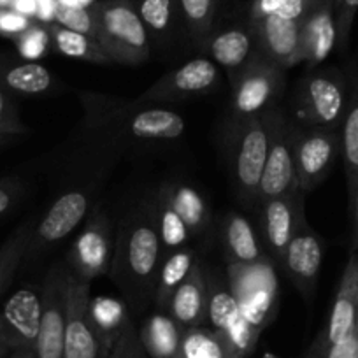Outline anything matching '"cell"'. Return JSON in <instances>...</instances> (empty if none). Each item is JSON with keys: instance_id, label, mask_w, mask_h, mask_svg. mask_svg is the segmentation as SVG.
<instances>
[{"instance_id": "1", "label": "cell", "mask_w": 358, "mask_h": 358, "mask_svg": "<svg viewBox=\"0 0 358 358\" xmlns=\"http://www.w3.org/2000/svg\"><path fill=\"white\" fill-rule=\"evenodd\" d=\"M164 248L157 225L155 197L130 209L116 223V243L109 278L129 309H144L153 301Z\"/></svg>"}, {"instance_id": "2", "label": "cell", "mask_w": 358, "mask_h": 358, "mask_svg": "<svg viewBox=\"0 0 358 358\" xmlns=\"http://www.w3.org/2000/svg\"><path fill=\"white\" fill-rule=\"evenodd\" d=\"M86 129L111 143H169L185 134V118L157 104L83 94Z\"/></svg>"}, {"instance_id": "3", "label": "cell", "mask_w": 358, "mask_h": 358, "mask_svg": "<svg viewBox=\"0 0 358 358\" xmlns=\"http://www.w3.org/2000/svg\"><path fill=\"white\" fill-rule=\"evenodd\" d=\"M92 8L97 43L113 64L139 65L151 57V36L132 0H99Z\"/></svg>"}, {"instance_id": "4", "label": "cell", "mask_w": 358, "mask_h": 358, "mask_svg": "<svg viewBox=\"0 0 358 358\" xmlns=\"http://www.w3.org/2000/svg\"><path fill=\"white\" fill-rule=\"evenodd\" d=\"M273 111V109H271ZM271 111L229 123V151L232 181L244 206H258L260 183L268 151Z\"/></svg>"}, {"instance_id": "5", "label": "cell", "mask_w": 358, "mask_h": 358, "mask_svg": "<svg viewBox=\"0 0 358 358\" xmlns=\"http://www.w3.org/2000/svg\"><path fill=\"white\" fill-rule=\"evenodd\" d=\"M348 76L339 67H313L295 90L299 125L341 130L348 109Z\"/></svg>"}, {"instance_id": "6", "label": "cell", "mask_w": 358, "mask_h": 358, "mask_svg": "<svg viewBox=\"0 0 358 358\" xmlns=\"http://www.w3.org/2000/svg\"><path fill=\"white\" fill-rule=\"evenodd\" d=\"M227 281L250 325L262 332L276 318L280 281L276 264L271 258L250 265L227 262Z\"/></svg>"}, {"instance_id": "7", "label": "cell", "mask_w": 358, "mask_h": 358, "mask_svg": "<svg viewBox=\"0 0 358 358\" xmlns=\"http://www.w3.org/2000/svg\"><path fill=\"white\" fill-rule=\"evenodd\" d=\"M229 123L253 118L278 108L285 88V69L255 55L230 79Z\"/></svg>"}, {"instance_id": "8", "label": "cell", "mask_w": 358, "mask_h": 358, "mask_svg": "<svg viewBox=\"0 0 358 358\" xmlns=\"http://www.w3.org/2000/svg\"><path fill=\"white\" fill-rule=\"evenodd\" d=\"M43 292L25 285L0 306V358H34L39 336Z\"/></svg>"}, {"instance_id": "9", "label": "cell", "mask_w": 358, "mask_h": 358, "mask_svg": "<svg viewBox=\"0 0 358 358\" xmlns=\"http://www.w3.org/2000/svg\"><path fill=\"white\" fill-rule=\"evenodd\" d=\"M299 190L295 169L294 118L281 108L271 111L268 151L260 183V202ZM258 202V204H260Z\"/></svg>"}, {"instance_id": "10", "label": "cell", "mask_w": 358, "mask_h": 358, "mask_svg": "<svg viewBox=\"0 0 358 358\" xmlns=\"http://www.w3.org/2000/svg\"><path fill=\"white\" fill-rule=\"evenodd\" d=\"M116 243V223L102 209H97L86 220L81 234L72 244L67 258V268L72 276L92 283L109 274Z\"/></svg>"}, {"instance_id": "11", "label": "cell", "mask_w": 358, "mask_h": 358, "mask_svg": "<svg viewBox=\"0 0 358 358\" xmlns=\"http://www.w3.org/2000/svg\"><path fill=\"white\" fill-rule=\"evenodd\" d=\"M294 148L299 190L308 194L325 181L343 153L341 130L299 125L294 120Z\"/></svg>"}, {"instance_id": "12", "label": "cell", "mask_w": 358, "mask_h": 358, "mask_svg": "<svg viewBox=\"0 0 358 358\" xmlns=\"http://www.w3.org/2000/svg\"><path fill=\"white\" fill-rule=\"evenodd\" d=\"M69 271L65 264H57L44 276L43 313L34 358H64L65 323H67Z\"/></svg>"}, {"instance_id": "13", "label": "cell", "mask_w": 358, "mask_h": 358, "mask_svg": "<svg viewBox=\"0 0 358 358\" xmlns=\"http://www.w3.org/2000/svg\"><path fill=\"white\" fill-rule=\"evenodd\" d=\"M90 204H92L90 195L83 190H71L62 194L44 213L43 218L37 220L29 250L23 258V265L34 264L55 244L64 241L85 220Z\"/></svg>"}, {"instance_id": "14", "label": "cell", "mask_w": 358, "mask_h": 358, "mask_svg": "<svg viewBox=\"0 0 358 358\" xmlns=\"http://www.w3.org/2000/svg\"><path fill=\"white\" fill-rule=\"evenodd\" d=\"M304 195L294 192L283 197L262 201L260 204V239L268 258L281 267L288 244L306 222Z\"/></svg>"}, {"instance_id": "15", "label": "cell", "mask_w": 358, "mask_h": 358, "mask_svg": "<svg viewBox=\"0 0 358 358\" xmlns=\"http://www.w3.org/2000/svg\"><path fill=\"white\" fill-rule=\"evenodd\" d=\"M220 85L218 65L208 57H197L176 71L162 76L136 99L143 104H162L206 95Z\"/></svg>"}, {"instance_id": "16", "label": "cell", "mask_w": 358, "mask_h": 358, "mask_svg": "<svg viewBox=\"0 0 358 358\" xmlns=\"http://www.w3.org/2000/svg\"><path fill=\"white\" fill-rule=\"evenodd\" d=\"M69 271V268H67ZM90 285L69 273L64 358H99L97 334L90 320Z\"/></svg>"}, {"instance_id": "17", "label": "cell", "mask_w": 358, "mask_h": 358, "mask_svg": "<svg viewBox=\"0 0 358 358\" xmlns=\"http://www.w3.org/2000/svg\"><path fill=\"white\" fill-rule=\"evenodd\" d=\"M257 39V53L285 69L304 62L302 57V32L304 23L276 16L250 18Z\"/></svg>"}, {"instance_id": "18", "label": "cell", "mask_w": 358, "mask_h": 358, "mask_svg": "<svg viewBox=\"0 0 358 358\" xmlns=\"http://www.w3.org/2000/svg\"><path fill=\"white\" fill-rule=\"evenodd\" d=\"M202 53L218 67L225 69L232 79L257 55V39L250 18L248 22L216 25L206 41Z\"/></svg>"}, {"instance_id": "19", "label": "cell", "mask_w": 358, "mask_h": 358, "mask_svg": "<svg viewBox=\"0 0 358 358\" xmlns=\"http://www.w3.org/2000/svg\"><path fill=\"white\" fill-rule=\"evenodd\" d=\"M322 241L313 232L311 227L304 223L302 229L295 234L292 243L288 244L281 268L287 273L295 288L301 292L302 297L308 299V301L315 297L320 271H322Z\"/></svg>"}, {"instance_id": "20", "label": "cell", "mask_w": 358, "mask_h": 358, "mask_svg": "<svg viewBox=\"0 0 358 358\" xmlns=\"http://www.w3.org/2000/svg\"><path fill=\"white\" fill-rule=\"evenodd\" d=\"M358 323V251H351L344 267L336 301L327 329L320 334L323 346L329 348L350 336Z\"/></svg>"}, {"instance_id": "21", "label": "cell", "mask_w": 358, "mask_h": 358, "mask_svg": "<svg viewBox=\"0 0 358 358\" xmlns=\"http://www.w3.org/2000/svg\"><path fill=\"white\" fill-rule=\"evenodd\" d=\"M208 281L201 262L195 265L185 283L172 294L165 311L178 322L181 329L202 327L208 322Z\"/></svg>"}, {"instance_id": "22", "label": "cell", "mask_w": 358, "mask_h": 358, "mask_svg": "<svg viewBox=\"0 0 358 358\" xmlns=\"http://www.w3.org/2000/svg\"><path fill=\"white\" fill-rule=\"evenodd\" d=\"M220 243L227 262L234 264H257L268 255L265 253L260 236L253 225L239 213H229L220 225Z\"/></svg>"}, {"instance_id": "23", "label": "cell", "mask_w": 358, "mask_h": 358, "mask_svg": "<svg viewBox=\"0 0 358 358\" xmlns=\"http://www.w3.org/2000/svg\"><path fill=\"white\" fill-rule=\"evenodd\" d=\"M337 44L336 2L322 0L304 23L302 57L309 67H318Z\"/></svg>"}, {"instance_id": "24", "label": "cell", "mask_w": 358, "mask_h": 358, "mask_svg": "<svg viewBox=\"0 0 358 358\" xmlns=\"http://www.w3.org/2000/svg\"><path fill=\"white\" fill-rule=\"evenodd\" d=\"M348 109L344 116L341 139H343V158L346 169L348 194L351 206L358 194V60H353L348 67Z\"/></svg>"}, {"instance_id": "25", "label": "cell", "mask_w": 358, "mask_h": 358, "mask_svg": "<svg viewBox=\"0 0 358 358\" xmlns=\"http://www.w3.org/2000/svg\"><path fill=\"white\" fill-rule=\"evenodd\" d=\"M158 194L164 195L169 204L178 211V215L183 218L187 227L190 229L192 236H204L213 225L211 208L204 195L192 185L183 181H171L164 183L158 190Z\"/></svg>"}, {"instance_id": "26", "label": "cell", "mask_w": 358, "mask_h": 358, "mask_svg": "<svg viewBox=\"0 0 358 358\" xmlns=\"http://www.w3.org/2000/svg\"><path fill=\"white\" fill-rule=\"evenodd\" d=\"M132 4L151 39H157L162 46L174 43L181 30L187 34L179 0H132Z\"/></svg>"}, {"instance_id": "27", "label": "cell", "mask_w": 358, "mask_h": 358, "mask_svg": "<svg viewBox=\"0 0 358 358\" xmlns=\"http://www.w3.org/2000/svg\"><path fill=\"white\" fill-rule=\"evenodd\" d=\"M90 320L94 323L95 334L99 339L101 353L99 358H108L115 348L116 341L123 334L125 327L129 325L130 313L125 301H116V299L97 297L90 299L88 306Z\"/></svg>"}, {"instance_id": "28", "label": "cell", "mask_w": 358, "mask_h": 358, "mask_svg": "<svg viewBox=\"0 0 358 358\" xmlns=\"http://www.w3.org/2000/svg\"><path fill=\"white\" fill-rule=\"evenodd\" d=\"M197 264V253H195V250L187 246L164 255V260H162L160 268H158L157 285H155L153 294V302L160 311L167 309L172 294L185 283V280L190 276Z\"/></svg>"}, {"instance_id": "29", "label": "cell", "mask_w": 358, "mask_h": 358, "mask_svg": "<svg viewBox=\"0 0 358 358\" xmlns=\"http://www.w3.org/2000/svg\"><path fill=\"white\" fill-rule=\"evenodd\" d=\"M57 86V79L48 71L44 65L34 64H11L6 65L0 71V88H4L9 94L29 95V97H39V95L51 94Z\"/></svg>"}, {"instance_id": "30", "label": "cell", "mask_w": 358, "mask_h": 358, "mask_svg": "<svg viewBox=\"0 0 358 358\" xmlns=\"http://www.w3.org/2000/svg\"><path fill=\"white\" fill-rule=\"evenodd\" d=\"M183 329L167 311L151 315L139 329L141 343L150 358H178Z\"/></svg>"}, {"instance_id": "31", "label": "cell", "mask_w": 358, "mask_h": 358, "mask_svg": "<svg viewBox=\"0 0 358 358\" xmlns=\"http://www.w3.org/2000/svg\"><path fill=\"white\" fill-rule=\"evenodd\" d=\"M37 218L29 216L25 222L20 223L8 236V239L0 244V297L6 294L9 285L13 283L16 271L23 265L30 239L36 230Z\"/></svg>"}, {"instance_id": "32", "label": "cell", "mask_w": 358, "mask_h": 358, "mask_svg": "<svg viewBox=\"0 0 358 358\" xmlns=\"http://www.w3.org/2000/svg\"><path fill=\"white\" fill-rule=\"evenodd\" d=\"M185 30L190 43L202 51L206 41L216 27L218 0H179Z\"/></svg>"}, {"instance_id": "33", "label": "cell", "mask_w": 358, "mask_h": 358, "mask_svg": "<svg viewBox=\"0 0 358 358\" xmlns=\"http://www.w3.org/2000/svg\"><path fill=\"white\" fill-rule=\"evenodd\" d=\"M50 37L53 39L55 48L62 55H65V57L101 65L113 64L108 53L102 50L101 44L92 39V37L83 36L79 32H72V30L64 29V27L57 25V23L50 27Z\"/></svg>"}, {"instance_id": "34", "label": "cell", "mask_w": 358, "mask_h": 358, "mask_svg": "<svg viewBox=\"0 0 358 358\" xmlns=\"http://www.w3.org/2000/svg\"><path fill=\"white\" fill-rule=\"evenodd\" d=\"M178 358H232L222 334L211 327L185 329Z\"/></svg>"}, {"instance_id": "35", "label": "cell", "mask_w": 358, "mask_h": 358, "mask_svg": "<svg viewBox=\"0 0 358 358\" xmlns=\"http://www.w3.org/2000/svg\"><path fill=\"white\" fill-rule=\"evenodd\" d=\"M208 294H209V304H208V322L209 327L218 332H223L239 318H243L239 304H237L236 297H234L232 290L229 287V281L223 283L220 278H208Z\"/></svg>"}, {"instance_id": "36", "label": "cell", "mask_w": 358, "mask_h": 358, "mask_svg": "<svg viewBox=\"0 0 358 358\" xmlns=\"http://www.w3.org/2000/svg\"><path fill=\"white\" fill-rule=\"evenodd\" d=\"M155 206H157V225L158 234H160L162 248H164V255L187 246V243L192 237V232L187 227V223L183 222V218L169 204L167 199L158 194V192L155 195Z\"/></svg>"}, {"instance_id": "37", "label": "cell", "mask_w": 358, "mask_h": 358, "mask_svg": "<svg viewBox=\"0 0 358 358\" xmlns=\"http://www.w3.org/2000/svg\"><path fill=\"white\" fill-rule=\"evenodd\" d=\"M320 2L322 0H253L250 18L276 16V18L306 23Z\"/></svg>"}, {"instance_id": "38", "label": "cell", "mask_w": 358, "mask_h": 358, "mask_svg": "<svg viewBox=\"0 0 358 358\" xmlns=\"http://www.w3.org/2000/svg\"><path fill=\"white\" fill-rule=\"evenodd\" d=\"M218 332V330H216ZM222 337L225 339L227 346H229L230 355L232 358H246L250 357L255 351L258 343V337H260V330L255 329L253 325L243 318L237 320L232 327H229L227 330H223Z\"/></svg>"}, {"instance_id": "39", "label": "cell", "mask_w": 358, "mask_h": 358, "mask_svg": "<svg viewBox=\"0 0 358 358\" xmlns=\"http://www.w3.org/2000/svg\"><path fill=\"white\" fill-rule=\"evenodd\" d=\"M55 22L64 29L79 32L83 36L97 41V22L92 13V8H71V6L58 4L55 9Z\"/></svg>"}, {"instance_id": "40", "label": "cell", "mask_w": 358, "mask_h": 358, "mask_svg": "<svg viewBox=\"0 0 358 358\" xmlns=\"http://www.w3.org/2000/svg\"><path fill=\"white\" fill-rule=\"evenodd\" d=\"M27 134L25 123L20 118L18 104L13 94L0 88V136L22 137Z\"/></svg>"}, {"instance_id": "41", "label": "cell", "mask_w": 358, "mask_h": 358, "mask_svg": "<svg viewBox=\"0 0 358 358\" xmlns=\"http://www.w3.org/2000/svg\"><path fill=\"white\" fill-rule=\"evenodd\" d=\"M108 358H150L146 350H144L143 343H141L139 330L134 325L132 320L125 327L120 339L116 341L115 348H113L111 355Z\"/></svg>"}, {"instance_id": "42", "label": "cell", "mask_w": 358, "mask_h": 358, "mask_svg": "<svg viewBox=\"0 0 358 358\" xmlns=\"http://www.w3.org/2000/svg\"><path fill=\"white\" fill-rule=\"evenodd\" d=\"M48 44H50V32L39 29V27H29L18 37L20 55L29 58V60L43 57L48 50Z\"/></svg>"}, {"instance_id": "43", "label": "cell", "mask_w": 358, "mask_h": 358, "mask_svg": "<svg viewBox=\"0 0 358 358\" xmlns=\"http://www.w3.org/2000/svg\"><path fill=\"white\" fill-rule=\"evenodd\" d=\"M358 11V0H339L336 4V29H337V44L341 51L346 50L350 43L351 27H353L355 15Z\"/></svg>"}, {"instance_id": "44", "label": "cell", "mask_w": 358, "mask_h": 358, "mask_svg": "<svg viewBox=\"0 0 358 358\" xmlns=\"http://www.w3.org/2000/svg\"><path fill=\"white\" fill-rule=\"evenodd\" d=\"M25 194V187L22 181L15 178L0 179V216L11 211L16 206V202Z\"/></svg>"}, {"instance_id": "45", "label": "cell", "mask_w": 358, "mask_h": 358, "mask_svg": "<svg viewBox=\"0 0 358 358\" xmlns=\"http://www.w3.org/2000/svg\"><path fill=\"white\" fill-rule=\"evenodd\" d=\"M323 358H358V323L350 336L327 348Z\"/></svg>"}, {"instance_id": "46", "label": "cell", "mask_w": 358, "mask_h": 358, "mask_svg": "<svg viewBox=\"0 0 358 358\" xmlns=\"http://www.w3.org/2000/svg\"><path fill=\"white\" fill-rule=\"evenodd\" d=\"M30 27L27 16L20 15L16 11H2L0 13V32L4 34H23Z\"/></svg>"}, {"instance_id": "47", "label": "cell", "mask_w": 358, "mask_h": 358, "mask_svg": "<svg viewBox=\"0 0 358 358\" xmlns=\"http://www.w3.org/2000/svg\"><path fill=\"white\" fill-rule=\"evenodd\" d=\"M55 9H57V0H37V15L44 22L55 20Z\"/></svg>"}, {"instance_id": "48", "label": "cell", "mask_w": 358, "mask_h": 358, "mask_svg": "<svg viewBox=\"0 0 358 358\" xmlns=\"http://www.w3.org/2000/svg\"><path fill=\"white\" fill-rule=\"evenodd\" d=\"M15 11L23 16L37 15V0H13Z\"/></svg>"}, {"instance_id": "49", "label": "cell", "mask_w": 358, "mask_h": 358, "mask_svg": "<svg viewBox=\"0 0 358 358\" xmlns=\"http://www.w3.org/2000/svg\"><path fill=\"white\" fill-rule=\"evenodd\" d=\"M327 348L323 346L322 343V337H316L315 343L311 344V348L308 350V353H306L304 358H323V353H325Z\"/></svg>"}, {"instance_id": "50", "label": "cell", "mask_w": 358, "mask_h": 358, "mask_svg": "<svg viewBox=\"0 0 358 358\" xmlns=\"http://www.w3.org/2000/svg\"><path fill=\"white\" fill-rule=\"evenodd\" d=\"M355 209V230H353V244H351V251H358V194L353 202Z\"/></svg>"}, {"instance_id": "51", "label": "cell", "mask_w": 358, "mask_h": 358, "mask_svg": "<svg viewBox=\"0 0 358 358\" xmlns=\"http://www.w3.org/2000/svg\"><path fill=\"white\" fill-rule=\"evenodd\" d=\"M58 4L71 6V8H90L95 4V0H57Z\"/></svg>"}, {"instance_id": "52", "label": "cell", "mask_w": 358, "mask_h": 358, "mask_svg": "<svg viewBox=\"0 0 358 358\" xmlns=\"http://www.w3.org/2000/svg\"><path fill=\"white\" fill-rule=\"evenodd\" d=\"M18 137H11V136H0V148H6L8 144H11L13 141H16Z\"/></svg>"}, {"instance_id": "53", "label": "cell", "mask_w": 358, "mask_h": 358, "mask_svg": "<svg viewBox=\"0 0 358 358\" xmlns=\"http://www.w3.org/2000/svg\"><path fill=\"white\" fill-rule=\"evenodd\" d=\"M11 58H9V57H6V55H2V53H0V71H2V69H4L6 67V65H8V64H11Z\"/></svg>"}, {"instance_id": "54", "label": "cell", "mask_w": 358, "mask_h": 358, "mask_svg": "<svg viewBox=\"0 0 358 358\" xmlns=\"http://www.w3.org/2000/svg\"><path fill=\"white\" fill-rule=\"evenodd\" d=\"M265 358H278V357H274V355H265Z\"/></svg>"}, {"instance_id": "55", "label": "cell", "mask_w": 358, "mask_h": 358, "mask_svg": "<svg viewBox=\"0 0 358 358\" xmlns=\"http://www.w3.org/2000/svg\"><path fill=\"white\" fill-rule=\"evenodd\" d=\"M9 0H0V4H8Z\"/></svg>"}, {"instance_id": "56", "label": "cell", "mask_w": 358, "mask_h": 358, "mask_svg": "<svg viewBox=\"0 0 358 358\" xmlns=\"http://www.w3.org/2000/svg\"><path fill=\"white\" fill-rule=\"evenodd\" d=\"M337 2H339V0H336V4H337Z\"/></svg>"}, {"instance_id": "57", "label": "cell", "mask_w": 358, "mask_h": 358, "mask_svg": "<svg viewBox=\"0 0 358 358\" xmlns=\"http://www.w3.org/2000/svg\"><path fill=\"white\" fill-rule=\"evenodd\" d=\"M334 2H336V0H334Z\"/></svg>"}]
</instances>
